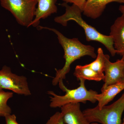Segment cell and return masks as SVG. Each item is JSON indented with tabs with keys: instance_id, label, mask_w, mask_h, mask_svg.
Here are the masks:
<instances>
[{
	"instance_id": "obj_1",
	"label": "cell",
	"mask_w": 124,
	"mask_h": 124,
	"mask_svg": "<svg viewBox=\"0 0 124 124\" xmlns=\"http://www.w3.org/2000/svg\"><path fill=\"white\" fill-rule=\"evenodd\" d=\"M40 29H48L53 32L57 37L58 39L64 52L63 58L65 64L61 69H55V77L52 80L53 85L55 86L60 81H63L70 69V66L73 62L85 56H89L95 58L97 54L94 47L90 45L84 44L78 38H68L63 35L57 29L47 27L38 26Z\"/></svg>"
},
{
	"instance_id": "obj_2",
	"label": "cell",
	"mask_w": 124,
	"mask_h": 124,
	"mask_svg": "<svg viewBox=\"0 0 124 124\" xmlns=\"http://www.w3.org/2000/svg\"><path fill=\"white\" fill-rule=\"evenodd\" d=\"M61 5L65 8V12L62 15L54 18L55 22L63 26H66L69 21H75L84 29L87 41H95L100 42L106 47L112 56L115 55L117 54V51L114 48L113 38L111 36L103 35L94 27L88 24L82 18V11L76 5L72 4L70 6L64 2Z\"/></svg>"
},
{
	"instance_id": "obj_3",
	"label": "cell",
	"mask_w": 124,
	"mask_h": 124,
	"mask_svg": "<svg viewBox=\"0 0 124 124\" xmlns=\"http://www.w3.org/2000/svg\"><path fill=\"white\" fill-rule=\"evenodd\" d=\"M79 86L77 88L69 89L65 86L63 81H60L58 84L60 89L65 92L63 95H58L53 91H49L48 94L50 95V107L52 108H60L66 104L80 102L85 103L87 101L92 103L97 101L95 96L98 93L93 90H88L85 85V80L80 79Z\"/></svg>"
},
{
	"instance_id": "obj_4",
	"label": "cell",
	"mask_w": 124,
	"mask_h": 124,
	"mask_svg": "<svg viewBox=\"0 0 124 124\" xmlns=\"http://www.w3.org/2000/svg\"><path fill=\"white\" fill-rule=\"evenodd\" d=\"M124 111V93L111 105H106L100 108L97 106L85 109L83 113L90 123L121 124V117Z\"/></svg>"
},
{
	"instance_id": "obj_5",
	"label": "cell",
	"mask_w": 124,
	"mask_h": 124,
	"mask_svg": "<svg viewBox=\"0 0 124 124\" xmlns=\"http://www.w3.org/2000/svg\"><path fill=\"white\" fill-rule=\"evenodd\" d=\"M0 2L19 24L27 27L31 26L35 17L37 0H0Z\"/></svg>"
},
{
	"instance_id": "obj_6",
	"label": "cell",
	"mask_w": 124,
	"mask_h": 124,
	"mask_svg": "<svg viewBox=\"0 0 124 124\" xmlns=\"http://www.w3.org/2000/svg\"><path fill=\"white\" fill-rule=\"evenodd\" d=\"M0 88L9 90L19 94H31L26 77L13 73L9 67L4 66L0 70Z\"/></svg>"
},
{
	"instance_id": "obj_7",
	"label": "cell",
	"mask_w": 124,
	"mask_h": 124,
	"mask_svg": "<svg viewBox=\"0 0 124 124\" xmlns=\"http://www.w3.org/2000/svg\"><path fill=\"white\" fill-rule=\"evenodd\" d=\"M104 72V83L101 89V92L109 85L123 81L124 76V61L123 59L112 62L110 61L109 55L105 54Z\"/></svg>"
},
{
	"instance_id": "obj_8",
	"label": "cell",
	"mask_w": 124,
	"mask_h": 124,
	"mask_svg": "<svg viewBox=\"0 0 124 124\" xmlns=\"http://www.w3.org/2000/svg\"><path fill=\"white\" fill-rule=\"evenodd\" d=\"M61 109L63 120L66 124H90L81 111L79 103L66 104Z\"/></svg>"
},
{
	"instance_id": "obj_9",
	"label": "cell",
	"mask_w": 124,
	"mask_h": 124,
	"mask_svg": "<svg viewBox=\"0 0 124 124\" xmlns=\"http://www.w3.org/2000/svg\"><path fill=\"white\" fill-rule=\"evenodd\" d=\"M57 0H37L38 6L36 8L34 19L31 26L38 27L40 20L45 19L53 14L57 13L58 8Z\"/></svg>"
},
{
	"instance_id": "obj_10",
	"label": "cell",
	"mask_w": 124,
	"mask_h": 124,
	"mask_svg": "<svg viewBox=\"0 0 124 124\" xmlns=\"http://www.w3.org/2000/svg\"><path fill=\"white\" fill-rule=\"evenodd\" d=\"M112 2L124 4V0H86L82 13L88 17L96 19L102 15L107 5Z\"/></svg>"
},
{
	"instance_id": "obj_11",
	"label": "cell",
	"mask_w": 124,
	"mask_h": 124,
	"mask_svg": "<svg viewBox=\"0 0 124 124\" xmlns=\"http://www.w3.org/2000/svg\"><path fill=\"white\" fill-rule=\"evenodd\" d=\"M110 35L113 38L114 46L119 54L124 52V15L116 19L111 26Z\"/></svg>"
},
{
	"instance_id": "obj_12",
	"label": "cell",
	"mask_w": 124,
	"mask_h": 124,
	"mask_svg": "<svg viewBox=\"0 0 124 124\" xmlns=\"http://www.w3.org/2000/svg\"><path fill=\"white\" fill-rule=\"evenodd\" d=\"M124 89V81L108 86L101 93H98L95 95V99L98 102L97 106L100 108L106 106Z\"/></svg>"
},
{
	"instance_id": "obj_13",
	"label": "cell",
	"mask_w": 124,
	"mask_h": 124,
	"mask_svg": "<svg viewBox=\"0 0 124 124\" xmlns=\"http://www.w3.org/2000/svg\"><path fill=\"white\" fill-rule=\"evenodd\" d=\"M74 75L78 80L82 79L85 80L99 81L105 79L104 73H99L86 67L85 65H77L74 71Z\"/></svg>"
},
{
	"instance_id": "obj_14",
	"label": "cell",
	"mask_w": 124,
	"mask_h": 124,
	"mask_svg": "<svg viewBox=\"0 0 124 124\" xmlns=\"http://www.w3.org/2000/svg\"><path fill=\"white\" fill-rule=\"evenodd\" d=\"M13 95V92L0 90V117H5L11 114V108L7 104V102Z\"/></svg>"
},
{
	"instance_id": "obj_15",
	"label": "cell",
	"mask_w": 124,
	"mask_h": 124,
	"mask_svg": "<svg viewBox=\"0 0 124 124\" xmlns=\"http://www.w3.org/2000/svg\"><path fill=\"white\" fill-rule=\"evenodd\" d=\"M105 60V54L102 49L99 48L96 59L91 63L85 65L98 73H104Z\"/></svg>"
},
{
	"instance_id": "obj_16",
	"label": "cell",
	"mask_w": 124,
	"mask_h": 124,
	"mask_svg": "<svg viewBox=\"0 0 124 124\" xmlns=\"http://www.w3.org/2000/svg\"><path fill=\"white\" fill-rule=\"evenodd\" d=\"M46 124H66L61 112H57L51 116Z\"/></svg>"
},
{
	"instance_id": "obj_17",
	"label": "cell",
	"mask_w": 124,
	"mask_h": 124,
	"mask_svg": "<svg viewBox=\"0 0 124 124\" xmlns=\"http://www.w3.org/2000/svg\"><path fill=\"white\" fill-rule=\"evenodd\" d=\"M65 3H72L76 5L80 9L82 13L86 0H62Z\"/></svg>"
},
{
	"instance_id": "obj_18",
	"label": "cell",
	"mask_w": 124,
	"mask_h": 124,
	"mask_svg": "<svg viewBox=\"0 0 124 124\" xmlns=\"http://www.w3.org/2000/svg\"><path fill=\"white\" fill-rule=\"evenodd\" d=\"M5 117L6 124H19L17 121L16 116L15 115L10 114Z\"/></svg>"
},
{
	"instance_id": "obj_19",
	"label": "cell",
	"mask_w": 124,
	"mask_h": 124,
	"mask_svg": "<svg viewBox=\"0 0 124 124\" xmlns=\"http://www.w3.org/2000/svg\"><path fill=\"white\" fill-rule=\"evenodd\" d=\"M119 10L122 14L124 15V4L120 6L119 8Z\"/></svg>"
},
{
	"instance_id": "obj_20",
	"label": "cell",
	"mask_w": 124,
	"mask_h": 124,
	"mask_svg": "<svg viewBox=\"0 0 124 124\" xmlns=\"http://www.w3.org/2000/svg\"><path fill=\"white\" fill-rule=\"evenodd\" d=\"M119 54H120V55H121V56H122V59H123V60H124V52H122V53H120ZM123 81H124V79H123Z\"/></svg>"
},
{
	"instance_id": "obj_21",
	"label": "cell",
	"mask_w": 124,
	"mask_h": 124,
	"mask_svg": "<svg viewBox=\"0 0 124 124\" xmlns=\"http://www.w3.org/2000/svg\"><path fill=\"white\" fill-rule=\"evenodd\" d=\"M90 124H98L96 122H93V123H90Z\"/></svg>"
},
{
	"instance_id": "obj_22",
	"label": "cell",
	"mask_w": 124,
	"mask_h": 124,
	"mask_svg": "<svg viewBox=\"0 0 124 124\" xmlns=\"http://www.w3.org/2000/svg\"><path fill=\"white\" fill-rule=\"evenodd\" d=\"M122 124H124V122H123V123H122Z\"/></svg>"
},
{
	"instance_id": "obj_23",
	"label": "cell",
	"mask_w": 124,
	"mask_h": 124,
	"mask_svg": "<svg viewBox=\"0 0 124 124\" xmlns=\"http://www.w3.org/2000/svg\"><path fill=\"white\" fill-rule=\"evenodd\" d=\"M2 90V89H1L0 88V90Z\"/></svg>"
},
{
	"instance_id": "obj_24",
	"label": "cell",
	"mask_w": 124,
	"mask_h": 124,
	"mask_svg": "<svg viewBox=\"0 0 124 124\" xmlns=\"http://www.w3.org/2000/svg\"></svg>"
}]
</instances>
